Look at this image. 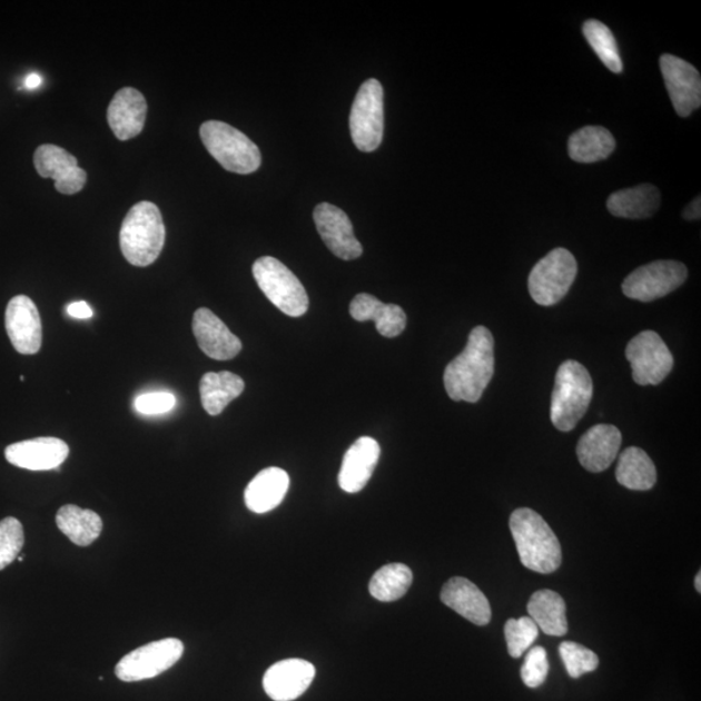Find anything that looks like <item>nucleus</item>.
<instances>
[{
    "instance_id": "obj_7",
    "label": "nucleus",
    "mask_w": 701,
    "mask_h": 701,
    "mask_svg": "<svg viewBox=\"0 0 701 701\" xmlns=\"http://www.w3.org/2000/svg\"><path fill=\"white\" fill-rule=\"evenodd\" d=\"M579 273L575 257L566 248H555L545 255L529 275V293L543 307L555 306L571 290Z\"/></svg>"
},
{
    "instance_id": "obj_25",
    "label": "nucleus",
    "mask_w": 701,
    "mask_h": 701,
    "mask_svg": "<svg viewBox=\"0 0 701 701\" xmlns=\"http://www.w3.org/2000/svg\"><path fill=\"white\" fill-rule=\"evenodd\" d=\"M661 194L656 186L644 184L615 191L608 198L606 207L615 217L646 218L658 213Z\"/></svg>"
},
{
    "instance_id": "obj_28",
    "label": "nucleus",
    "mask_w": 701,
    "mask_h": 701,
    "mask_svg": "<svg viewBox=\"0 0 701 701\" xmlns=\"http://www.w3.org/2000/svg\"><path fill=\"white\" fill-rule=\"evenodd\" d=\"M615 148L612 132L603 127H586L573 132L567 152L576 162L592 164L610 158Z\"/></svg>"
},
{
    "instance_id": "obj_33",
    "label": "nucleus",
    "mask_w": 701,
    "mask_h": 701,
    "mask_svg": "<svg viewBox=\"0 0 701 701\" xmlns=\"http://www.w3.org/2000/svg\"><path fill=\"white\" fill-rule=\"evenodd\" d=\"M504 635L511 656L519 659L536 641L537 635H540V629L530 618L511 619L505 623Z\"/></svg>"
},
{
    "instance_id": "obj_23",
    "label": "nucleus",
    "mask_w": 701,
    "mask_h": 701,
    "mask_svg": "<svg viewBox=\"0 0 701 701\" xmlns=\"http://www.w3.org/2000/svg\"><path fill=\"white\" fill-rule=\"evenodd\" d=\"M349 314L356 322H374L377 330L386 338H395L407 326V315L396 304L379 302L371 294H358L350 302Z\"/></svg>"
},
{
    "instance_id": "obj_17",
    "label": "nucleus",
    "mask_w": 701,
    "mask_h": 701,
    "mask_svg": "<svg viewBox=\"0 0 701 701\" xmlns=\"http://www.w3.org/2000/svg\"><path fill=\"white\" fill-rule=\"evenodd\" d=\"M7 462L22 470L41 472L59 470L69 455L65 441L58 438H36L13 443L4 452Z\"/></svg>"
},
{
    "instance_id": "obj_29",
    "label": "nucleus",
    "mask_w": 701,
    "mask_h": 701,
    "mask_svg": "<svg viewBox=\"0 0 701 701\" xmlns=\"http://www.w3.org/2000/svg\"><path fill=\"white\" fill-rule=\"evenodd\" d=\"M57 525L70 542L80 545V547H88L100 536L103 521L93 511L68 504L59 510Z\"/></svg>"
},
{
    "instance_id": "obj_9",
    "label": "nucleus",
    "mask_w": 701,
    "mask_h": 701,
    "mask_svg": "<svg viewBox=\"0 0 701 701\" xmlns=\"http://www.w3.org/2000/svg\"><path fill=\"white\" fill-rule=\"evenodd\" d=\"M184 650V643L176 638L148 643L124 656L115 673L124 682L150 680L174 667L182 658Z\"/></svg>"
},
{
    "instance_id": "obj_35",
    "label": "nucleus",
    "mask_w": 701,
    "mask_h": 701,
    "mask_svg": "<svg viewBox=\"0 0 701 701\" xmlns=\"http://www.w3.org/2000/svg\"><path fill=\"white\" fill-rule=\"evenodd\" d=\"M26 543L21 522L14 517L0 521V571L19 557Z\"/></svg>"
},
{
    "instance_id": "obj_32",
    "label": "nucleus",
    "mask_w": 701,
    "mask_h": 701,
    "mask_svg": "<svg viewBox=\"0 0 701 701\" xmlns=\"http://www.w3.org/2000/svg\"><path fill=\"white\" fill-rule=\"evenodd\" d=\"M583 34L588 39L589 45L592 47L602 60L603 65L613 73H621L623 65L619 50L618 41L605 23L598 20H588L583 23Z\"/></svg>"
},
{
    "instance_id": "obj_27",
    "label": "nucleus",
    "mask_w": 701,
    "mask_h": 701,
    "mask_svg": "<svg viewBox=\"0 0 701 701\" xmlns=\"http://www.w3.org/2000/svg\"><path fill=\"white\" fill-rule=\"evenodd\" d=\"M529 618L544 634L563 636L567 633L566 605L564 599L552 590L534 592L527 603Z\"/></svg>"
},
{
    "instance_id": "obj_15",
    "label": "nucleus",
    "mask_w": 701,
    "mask_h": 701,
    "mask_svg": "<svg viewBox=\"0 0 701 701\" xmlns=\"http://www.w3.org/2000/svg\"><path fill=\"white\" fill-rule=\"evenodd\" d=\"M34 167L39 176L52 178L57 190L65 195L80 192L88 179L86 171L78 167L75 156L55 145L37 148Z\"/></svg>"
},
{
    "instance_id": "obj_2",
    "label": "nucleus",
    "mask_w": 701,
    "mask_h": 701,
    "mask_svg": "<svg viewBox=\"0 0 701 701\" xmlns=\"http://www.w3.org/2000/svg\"><path fill=\"white\" fill-rule=\"evenodd\" d=\"M510 529L522 565L541 574L557 571L563 563L561 544L540 513L530 509L514 511Z\"/></svg>"
},
{
    "instance_id": "obj_11",
    "label": "nucleus",
    "mask_w": 701,
    "mask_h": 701,
    "mask_svg": "<svg viewBox=\"0 0 701 701\" xmlns=\"http://www.w3.org/2000/svg\"><path fill=\"white\" fill-rule=\"evenodd\" d=\"M635 384L659 385L673 371L674 357L658 333L645 330L629 342L625 350Z\"/></svg>"
},
{
    "instance_id": "obj_10",
    "label": "nucleus",
    "mask_w": 701,
    "mask_h": 701,
    "mask_svg": "<svg viewBox=\"0 0 701 701\" xmlns=\"http://www.w3.org/2000/svg\"><path fill=\"white\" fill-rule=\"evenodd\" d=\"M688 268L675 260L653 261L638 268L622 284L629 299L653 302L677 290L688 279Z\"/></svg>"
},
{
    "instance_id": "obj_24",
    "label": "nucleus",
    "mask_w": 701,
    "mask_h": 701,
    "mask_svg": "<svg viewBox=\"0 0 701 701\" xmlns=\"http://www.w3.org/2000/svg\"><path fill=\"white\" fill-rule=\"evenodd\" d=\"M288 487L290 477L284 470L276 466L267 467L248 483L245 491L247 509L259 514L277 509L283 503Z\"/></svg>"
},
{
    "instance_id": "obj_22",
    "label": "nucleus",
    "mask_w": 701,
    "mask_h": 701,
    "mask_svg": "<svg viewBox=\"0 0 701 701\" xmlns=\"http://www.w3.org/2000/svg\"><path fill=\"white\" fill-rule=\"evenodd\" d=\"M441 600L474 625L485 626L491 621V606L486 595L463 576H454L444 584Z\"/></svg>"
},
{
    "instance_id": "obj_19",
    "label": "nucleus",
    "mask_w": 701,
    "mask_h": 701,
    "mask_svg": "<svg viewBox=\"0 0 701 701\" xmlns=\"http://www.w3.org/2000/svg\"><path fill=\"white\" fill-rule=\"evenodd\" d=\"M622 435L613 425L599 424L581 436L576 456L584 470L592 473L604 472L618 457Z\"/></svg>"
},
{
    "instance_id": "obj_16",
    "label": "nucleus",
    "mask_w": 701,
    "mask_h": 701,
    "mask_svg": "<svg viewBox=\"0 0 701 701\" xmlns=\"http://www.w3.org/2000/svg\"><path fill=\"white\" fill-rule=\"evenodd\" d=\"M316 669L302 659L276 662L264 675L263 685L267 695L275 701H293L306 692L314 682Z\"/></svg>"
},
{
    "instance_id": "obj_20",
    "label": "nucleus",
    "mask_w": 701,
    "mask_h": 701,
    "mask_svg": "<svg viewBox=\"0 0 701 701\" xmlns=\"http://www.w3.org/2000/svg\"><path fill=\"white\" fill-rule=\"evenodd\" d=\"M381 447L371 436L358 438L348 448L339 472V486L348 494L362 491L372 478L378 464Z\"/></svg>"
},
{
    "instance_id": "obj_34",
    "label": "nucleus",
    "mask_w": 701,
    "mask_h": 701,
    "mask_svg": "<svg viewBox=\"0 0 701 701\" xmlns=\"http://www.w3.org/2000/svg\"><path fill=\"white\" fill-rule=\"evenodd\" d=\"M569 677L576 678L594 672L599 667V658L594 651L575 642H563L559 646Z\"/></svg>"
},
{
    "instance_id": "obj_3",
    "label": "nucleus",
    "mask_w": 701,
    "mask_h": 701,
    "mask_svg": "<svg viewBox=\"0 0 701 701\" xmlns=\"http://www.w3.org/2000/svg\"><path fill=\"white\" fill-rule=\"evenodd\" d=\"M166 244V226L158 206L139 201L125 217L120 247L125 259L135 267H148L158 259Z\"/></svg>"
},
{
    "instance_id": "obj_40",
    "label": "nucleus",
    "mask_w": 701,
    "mask_h": 701,
    "mask_svg": "<svg viewBox=\"0 0 701 701\" xmlns=\"http://www.w3.org/2000/svg\"><path fill=\"white\" fill-rule=\"evenodd\" d=\"M42 80L37 73H31L27 77L26 86L28 89H37L41 85Z\"/></svg>"
},
{
    "instance_id": "obj_39",
    "label": "nucleus",
    "mask_w": 701,
    "mask_h": 701,
    "mask_svg": "<svg viewBox=\"0 0 701 701\" xmlns=\"http://www.w3.org/2000/svg\"><path fill=\"white\" fill-rule=\"evenodd\" d=\"M682 216L683 218H685V220H699V218L701 217L700 197H698L691 203L690 206L683 209Z\"/></svg>"
},
{
    "instance_id": "obj_14",
    "label": "nucleus",
    "mask_w": 701,
    "mask_h": 701,
    "mask_svg": "<svg viewBox=\"0 0 701 701\" xmlns=\"http://www.w3.org/2000/svg\"><path fill=\"white\" fill-rule=\"evenodd\" d=\"M6 329L12 346L22 355H34L42 346V322L33 300L14 296L6 310Z\"/></svg>"
},
{
    "instance_id": "obj_1",
    "label": "nucleus",
    "mask_w": 701,
    "mask_h": 701,
    "mask_svg": "<svg viewBox=\"0 0 701 701\" xmlns=\"http://www.w3.org/2000/svg\"><path fill=\"white\" fill-rule=\"evenodd\" d=\"M494 337L485 326L470 334L463 353L444 371V387L452 401L477 403L494 376Z\"/></svg>"
},
{
    "instance_id": "obj_21",
    "label": "nucleus",
    "mask_w": 701,
    "mask_h": 701,
    "mask_svg": "<svg viewBox=\"0 0 701 701\" xmlns=\"http://www.w3.org/2000/svg\"><path fill=\"white\" fill-rule=\"evenodd\" d=\"M147 116L144 93L132 88L116 92L108 107L107 119L117 139L128 140L142 132Z\"/></svg>"
},
{
    "instance_id": "obj_18",
    "label": "nucleus",
    "mask_w": 701,
    "mask_h": 701,
    "mask_svg": "<svg viewBox=\"0 0 701 701\" xmlns=\"http://www.w3.org/2000/svg\"><path fill=\"white\" fill-rule=\"evenodd\" d=\"M192 332L203 353L214 361H231L241 349V342L208 308L194 314Z\"/></svg>"
},
{
    "instance_id": "obj_5",
    "label": "nucleus",
    "mask_w": 701,
    "mask_h": 701,
    "mask_svg": "<svg viewBox=\"0 0 701 701\" xmlns=\"http://www.w3.org/2000/svg\"><path fill=\"white\" fill-rule=\"evenodd\" d=\"M200 138L208 152L233 174L251 175L261 166L259 147L229 124L207 121L200 127Z\"/></svg>"
},
{
    "instance_id": "obj_26",
    "label": "nucleus",
    "mask_w": 701,
    "mask_h": 701,
    "mask_svg": "<svg viewBox=\"0 0 701 701\" xmlns=\"http://www.w3.org/2000/svg\"><path fill=\"white\" fill-rule=\"evenodd\" d=\"M199 389L203 408L218 416L245 392V381L231 372H209L201 377Z\"/></svg>"
},
{
    "instance_id": "obj_4",
    "label": "nucleus",
    "mask_w": 701,
    "mask_h": 701,
    "mask_svg": "<svg viewBox=\"0 0 701 701\" xmlns=\"http://www.w3.org/2000/svg\"><path fill=\"white\" fill-rule=\"evenodd\" d=\"M594 395L590 373L582 364L566 361L560 365L553 387L550 417L560 432H571L586 415Z\"/></svg>"
},
{
    "instance_id": "obj_41",
    "label": "nucleus",
    "mask_w": 701,
    "mask_h": 701,
    "mask_svg": "<svg viewBox=\"0 0 701 701\" xmlns=\"http://www.w3.org/2000/svg\"><path fill=\"white\" fill-rule=\"evenodd\" d=\"M695 589L698 590L699 594L701 592V572H699L695 576Z\"/></svg>"
},
{
    "instance_id": "obj_6",
    "label": "nucleus",
    "mask_w": 701,
    "mask_h": 701,
    "mask_svg": "<svg viewBox=\"0 0 701 701\" xmlns=\"http://www.w3.org/2000/svg\"><path fill=\"white\" fill-rule=\"evenodd\" d=\"M257 285L275 306L290 317H300L308 310L306 288L285 264L271 256H263L253 267Z\"/></svg>"
},
{
    "instance_id": "obj_30",
    "label": "nucleus",
    "mask_w": 701,
    "mask_h": 701,
    "mask_svg": "<svg viewBox=\"0 0 701 701\" xmlns=\"http://www.w3.org/2000/svg\"><path fill=\"white\" fill-rule=\"evenodd\" d=\"M615 478L629 490H651L658 481L656 466L643 450L629 447L620 456Z\"/></svg>"
},
{
    "instance_id": "obj_36",
    "label": "nucleus",
    "mask_w": 701,
    "mask_h": 701,
    "mask_svg": "<svg viewBox=\"0 0 701 701\" xmlns=\"http://www.w3.org/2000/svg\"><path fill=\"white\" fill-rule=\"evenodd\" d=\"M550 662L547 651L541 645L533 646L526 654L524 665L521 668L522 681L529 689L540 688L547 680Z\"/></svg>"
},
{
    "instance_id": "obj_13",
    "label": "nucleus",
    "mask_w": 701,
    "mask_h": 701,
    "mask_svg": "<svg viewBox=\"0 0 701 701\" xmlns=\"http://www.w3.org/2000/svg\"><path fill=\"white\" fill-rule=\"evenodd\" d=\"M314 220L319 237L330 251L342 260H355L363 254V246L354 234L353 223L345 210L322 203L315 208Z\"/></svg>"
},
{
    "instance_id": "obj_31",
    "label": "nucleus",
    "mask_w": 701,
    "mask_h": 701,
    "mask_svg": "<svg viewBox=\"0 0 701 701\" xmlns=\"http://www.w3.org/2000/svg\"><path fill=\"white\" fill-rule=\"evenodd\" d=\"M413 582L411 569L401 563L382 566L372 576L369 592L379 602H395L407 594Z\"/></svg>"
},
{
    "instance_id": "obj_37",
    "label": "nucleus",
    "mask_w": 701,
    "mask_h": 701,
    "mask_svg": "<svg viewBox=\"0 0 701 701\" xmlns=\"http://www.w3.org/2000/svg\"><path fill=\"white\" fill-rule=\"evenodd\" d=\"M175 405L176 396L166 392L139 395L135 402L137 412L146 416L162 415L174 409Z\"/></svg>"
},
{
    "instance_id": "obj_12",
    "label": "nucleus",
    "mask_w": 701,
    "mask_h": 701,
    "mask_svg": "<svg viewBox=\"0 0 701 701\" xmlns=\"http://www.w3.org/2000/svg\"><path fill=\"white\" fill-rule=\"evenodd\" d=\"M660 69L675 112L689 117L701 106V78L699 70L674 55L660 58Z\"/></svg>"
},
{
    "instance_id": "obj_8",
    "label": "nucleus",
    "mask_w": 701,
    "mask_h": 701,
    "mask_svg": "<svg viewBox=\"0 0 701 701\" xmlns=\"http://www.w3.org/2000/svg\"><path fill=\"white\" fill-rule=\"evenodd\" d=\"M384 88L371 78L358 89L349 115V130L357 150L376 151L384 138Z\"/></svg>"
},
{
    "instance_id": "obj_38",
    "label": "nucleus",
    "mask_w": 701,
    "mask_h": 701,
    "mask_svg": "<svg viewBox=\"0 0 701 701\" xmlns=\"http://www.w3.org/2000/svg\"><path fill=\"white\" fill-rule=\"evenodd\" d=\"M67 314L73 318L88 319L92 317V309L86 302H76L69 304V306L67 307Z\"/></svg>"
}]
</instances>
